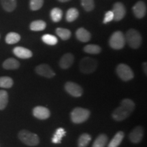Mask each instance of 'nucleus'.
I'll list each match as a JSON object with an SVG mask.
<instances>
[{
  "instance_id": "1",
  "label": "nucleus",
  "mask_w": 147,
  "mask_h": 147,
  "mask_svg": "<svg viewBox=\"0 0 147 147\" xmlns=\"http://www.w3.org/2000/svg\"><path fill=\"white\" fill-rule=\"evenodd\" d=\"M135 108V104L130 99L126 98L121 102V105L116 108L112 114V117L116 121H122L129 117Z\"/></svg>"
},
{
  "instance_id": "2",
  "label": "nucleus",
  "mask_w": 147,
  "mask_h": 147,
  "mask_svg": "<svg viewBox=\"0 0 147 147\" xmlns=\"http://www.w3.org/2000/svg\"><path fill=\"white\" fill-rule=\"evenodd\" d=\"M125 41L128 45L134 49H137L141 46L142 38L139 32L134 29H130L127 32L125 36Z\"/></svg>"
},
{
  "instance_id": "3",
  "label": "nucleus",
  "mask_w": 147,
  "mask_h": 147,
  "mask_svg": "<svg viewBox=\"0 0 147 147\" xmlns=\"http://www.w3.org/2000/svg\"><path fill=\"white\" fill-rule=\"evenodd\" d=\"M18 136L20 140L27 146H37L40 143V138L38 136L27 130L23 129L20 131Z\"/></svg>"
},
{
  "instance_id": "4",
  "label": "nucleus",
  "mask_w": 147,
  "mask_h": 147,
  "mask_svg": "<svg viewBox=\"0 0 147 147\" xmlns=\"http://www.w3.org/2000/svg\"><path fill=\"white\" fill-rule=\"evenodd\" d=\"M90 114L91 113L89 110L79 107L76 108L71 111L70 114L71 120L74 123H82L89 119Z\"/></svg>"
},
{
  "instance_id": "5",
  "label": "nucleus",
  "mask_w": 147,
  "mask_h": 147,
  "mask_svg": "<svg viewBox=\"0 0 147 147\" xmlns=\"http://www.w3.org/2000/svg\"><path fill=\"white\" fill-rule=\"evenodd\" d=\"M125 37L120 31L114 32L109 40L110 47L115 50H120L125 45Z\"/></svg>"
},
{
  "instance_id": "6",
  "label": "nucleus",
  "mask_w": 147,
  "mask_h": 147,
  "mask_svg": "<svg viewBox=\"0 0 147 147\" xmlns=\"http://www.w3.org/2000/svg\"><path fill=\"white\" fill-rule=\"evenodd\" d=\"M97 67V62L94 59L91 57H84L82 59L79 63V69L83 74H89L94 72Z\"/></svg>"
},
{
  "instance_id": "7",
  "label": "nucleus",
  "mask_w": 147,
  "mask_h": 147,
  "mask_svg": "<svg viewBox=\"0 0 147 147\" xmlns=\"http://www.w3.org/2000/svg\"><path fill=\"white\" fill-rule=\"evenodd\" d=\"M117 74L121 80L129 81L134 78V74L129 66L124 63H121L117 67Z\"/></svg>"
},
{
  "instance_id": "8",
  "label": "nucleus",
  "mask_w": 147,
  "mask_h": 147,
  "mask_svg": "<svg viewBox=\"0 0 147 147\" xmlns=\"http://www.w3.org/2000/svg\"><path fill=\"white\" fill-rule=\"evenodd\" d=\"M65 89L69 95L76 97L81 96L83 92L82 87L79 84L74 82H66L65 84Z\"/></svg>"
},
{
  "instance_id": "9",
  "label": "nucleus",
  "mask_w": 147,
  "mask_h": 147,
  "mask_svg": "<svg viewBox=\"0 0 147 147\" xmlns=\"http://www.w3.org/2000/svg\"><path fill=\"white\" fill-rule=\"evenodd\" d=\"M113 12L114 14V20L119 21L125 17L126 14V8L121 2H117L113 5Z\"/></svg>"
},
{
  "instance_id": "10",
  "label": "nucleus",
  "mask_w": 147,
  "mask_h": 147,
  "mask_svg": "<svg viewBox=\"0 0 147 147\" xmlns=\"http://www.w3.org/2000/svg\"><path fill=\"white\" fill-rule=\"evenodd\" d=\"M36 72L40 76L45 78H51L55 76V72L51 69V67L47 64H41L36 67Z\"/></svg>"
},
{
  "instance_id": "11",
  "label": "nucleus",
  "mask_w": 147,
  "mask_h": 147,
  "mask_svg": "<svg viewBox=\"0 0 147 147\" xmlns=\"http://www.w3.org/2000/svg\"><path fill=\"white\" fill-rule=\"evenodd\" d=\"M144 136V129L142 126H136L129 134V140L134 144L140 142Z\"/></svg>"
},
{
  "instance_id": "12",
  "label": "nucleus",
  "mask_w": 147,
  "mask_h": 147,
  "mask_svg": "<svg viewBox=\"0 0 147 147\" xmlns=\"http://www.w3.org/2000/svg\"><path fill=\"white\" fill-rule=\"evenodd\" d=\"M33 115L37 119H40V120H45L50 117L51 112L47 108L38 106L34 108Z\"/></svg>"
},
{
  "instance_id": "13",
  "label": "nucleus",
  "mask_w": 147,
  "mask_h": 147,
  "mask_svg": "<svg viewBox=\"0 0 147 147\" xmlns=\"http://www.w3.org/2000/svg\"><path fill=\"white\" fill-rule=\"evenodd\" d=\"M133 12L138 18H142L146 14V5L142 1H139L134 5Z\"/></svg>"
},
{
  "instance_id": "14",
  "label": "nucleus",
  "mask_w": 147,
  "mask_h": 147,
  "mask_svg": "<svg viewBox=\"0 0 147 147\" xmlns=\"http://www.w3.org/2000/svg\"><path fill=\"white\" fill-rule=\"evenodd\" d=\"M74 61V57L71 53H66L61 57L59 61V66L62 69H68L71 67Z\"/></svg>"
},
{
  "instance_id": "15",
  "label": "nucleus",
  "mask_w": 147,
  "mask_h": 147,
  "mask_svg": "<svg viewBox=\"0 0 147 147\" xmlns=\"http://www.w3.org/2000/svg\"><path fill=\"white\" fill-rule=\"evenodd\" d=\"M13 53L18 58L29 59L33 56L32 51L22 47H16L13 49Z\"/></svg>"
},
{
  "instance_id": "16",
  "label": "nucleus",
  "mask_w": 147,
  "mask_h": 147,
  "mask_svg": "<svg viewBox=\"0 0 147 147\" xmlns=\"http://www.w3.org/2000/svg\"><path fill=\"white\" fill-rule=\"evenodd\" d=\"M76 36L77 39L82 42H89L91 38V34L83 27H80V28L77 29Z\"/></svg>"
},
{
  "instance_id": "17",
  "label": "nucleus",
  "mask_w": 147,
  "mask_h": 147,
  "mask_svg": "<svg viewBox=\"0 0 147 147\" xmlns=\"http://www.w3.org/2000/svg\"><path fill=\"white\" fill-rule=\"evenodd\" d=\"M19 67V61L14 58H9L3 63V67L5 69H16Z\"/></svg>"
},
{
  "instance_id": "18",
  "label": "nucleus",
  "mask_w": 147,
  "mask_h": 147,
  "mask_svg": "<svg viewBox=\"0 0 147 147\" xmlns=\"http://www.w3.org/2000/svg\"><path fill=\"white\" fill-rule=\"evenodd\" d=\"M124 133L123 131H120L117 132L108 144V147H118L122 142L124 138Z\"/></svg>"
},
{
  "instance_id": "19",
  "label": "nucleus",
  "mask_w": 147,
  "mask_h": 147,
  "mask_svg": "<svg viewBox=\"0 0 147 147\" xmlns=\"http://www.w3.org/2000/svg\"><path fill=\"white\" fill-rule=\"evenodd\" d=\"M66 131L63 128L59 127L56 130L52 138V142L54 144H60L61 140L65 136Z\"/></svg>"
},
{
  "instance_id": "20",
  "label": "nucleus",
  "mask_w": 147,
  "mask_h": 147,
  "mask_svg": "<svg viewBox=\"0 0 147 147\" xmlns=\"http://www.w3.org/2000/svg\"><path fill=\"white\" fill-rule=\"evenodd\" d=\"M47 27V23L42 20H37L30 24V29L34 32H40L45 30Z\"/></svg>"
},
{
  "instance_id": "21",
  "label": "nucleus",
  "mask_w": 147,
  "mask_h": 147,
  "mask_svg": "<svg viewBox=\"0 0 147 147\" xmlns=\"http://www.w3.org/2000/svg\"><path fill=\"white\" fill-rule=\"evenodd\" d=\"M3 8L6 12H12L16 7V0H1Z\"/></svg>"
},
{
  "instance_id": "22",
  "label": "nucleus",
  "mask_w": 147,
  "mask_h": 147,
  "mask_svg": "<svg viewBox=\"0 0 147 147\" xmlns=\"http://www.w3.org/2000/svg\"><path fill=\"white\" fill-rule=\"evenodd\" d=\"M5 40L8 45H14L21 40V36L17 33L10 32L6 35Z\"/></svg>"
},
{
  "instance_id": "23",
  "label": "nucleus",
  "mask_w": 147,
  "mask_h": 147,
  "mask_svg": "<svg viewBox=\"0 0 147 147\" xmlns=\"http://www.w3.org/2000/svg\"><path fill=\"white\" fill-rule=\"evenodd\" d=\"M108 142V136L106 134L99 135L93 142L92 147H105Z\"/></svg>"
},
{
  "instance_id": "24",
  "label": "nucleus",
  "mask_w": 147,
  "mask_h": 147,
  "mask_svg": "<svg viewBox=\"0 0 147 147\" xmlns=\"http://www.w3.org/2000/svg\"><path fill=\"white\" fill-rule=\"evenodd\" d=\"M78 16H79L78 10L75 8H71L67 11V12H66V16H65L66 21L67 22H69V23H71V22H73L75 20H76L77 18L78 17Z\"/></svg>"
},
{
  "instance_id": "25",
  "label": "nucleus",
  "mask_w": 147,
  "mask_h": 147,
  "mask_svg": "<svg viewBox=\"0 0 147 147\" xmlns=\"http://www.w3.org/2000/svg\"><path fill=\"white\" fill-rule=\"evenodd\" d=\"M63 16V11L59 8H54L51 11V18L55 23H58Z\"/></svg>"
},
{
  "instance_id": "26",
  "label": "nucleus",
  "mask_w": 147,
  "mask_h": 147,
  "mask_svg": "<svg viewBox=\"0 0 147 147\" xmlns=\"http://www.w3.org/2000/svg\"><path fill=\"white\" fill-rule=\"evenodd\" d=\"M91 140V136L89 134H82L78 138V147H87Z\"/></svg>"
},
{
  "instance_id": "27",
  "label": "nucleus",
  "mask_w": 147,
  "mask_h": 147,
  "mask_svg": "<svg viewBox=\"0 0 147 147\" xmlns=\"http://www.w3.org/2000/svg\"><path fill=\"white\" fill-rule=\"evenodd\" d=\"M56 34L61 40H67L70 38L71 33L69 29L59 27L56 29Z\"/></svg>"
},
{
  "instance_id": "28",
  "label": "nucleus",
  "mask_w": 147,
  "mask_h": 147,
  "mask_svg": "<svg viewBox=\"0 0 147 147\" xmlns=\"http://www.w3.org/2000/svg\"><path fill=\"white\" fill-rule=\"evenodd\" d=\"M84 51L89 54L96 55L102 51V49L100 46L97 45H88L84 47Z\"/></svg>"
},
{
  "instance_id": "29",
  "label": "nucleus",
  "mask_w": 147,
  "mask_h": 147,
  "mask_svg": "<svg viewBox=\"0 0 147 147\" xmlns=\"http://www.w3.org/2000/svg\"><path fill=\"white\" fill-rule=\"evenodd\" d=\"M8 103V94L4 90H0V110L6 107Z\"/></svg>"
},
{
  "instance_id": "30",
  "label": "nucleus",
  "mask_w": 147,
  "mask_h": 147,
  "mask_svg": "<svg viewBox=\"0 0 147 147\" xmlns=\"http://www.w3.org/2000/svg\"><path fill=\"white\" fill-rule=\"evenodd\" d=\"M42 40L45 44L51 46H54L55 45H57L58 42L57 38L55 36L51 34H45L44 36H42Z\"/></svg>"
},
{
  "instance_id": "31",
  "label": "nucleus",
  "mask_w": 147,
  "mask_h": 147,
  "mask_svg": "<svg viewBox=\"0 0 147 147\" xmlns=\"http://www.w3.org/2000/svg\"><path fill=\"white\" fill-rule=\"evenodd\" d=\"M13 85V80L8 76L0 77V87L9 89Z\"/></svg>"
},
{
  "instance_id": "32",
  "label": "nucleus",
  "mask_w": 147,
  "mask_h": 147,
  "mask_svg": "<svg viewBox=\"0 0 147 147\" xmlns=\"http://www.w3.org/2000/svg\"><path fill=\"white\" fill-rule=\"evenodd\" d=\"M81 5L84 10L91 12L95 8L94 0H81Z\"/></svg>"
},
{
  "instance_id": "33",
  "label": "nucleus",
  "mask_w": 147,
  "mask_h": 147,
  "mask_svg": "<svg viewBox=\"0 0 147 147\" xmlns=\"http://www.w3.org/2000/svg\"><path fill=\"white\" fill-rule=\"evenodd\" d=\"M44 0H30L29 7L33 11H36L40 10L43 6Z\"/></svg>"
},
{
  "instance_id": "34",
  "label": "nucleus",
  "mask_w": 147,
  "mask_h": 147,
  "mask_svg": "<svg viewBox=\"0 0 147 147\" xmlns=\"http://www.w3.org/2000/svg\"><path fill=\"white\" fill-rule=\"evenodd\" d=\"M113 20H114V14H113V11L109 10L105 14L103 23H104V24L108 23H110V21H113Z\"/></svg>"
},
{
  "instance_id": "35",
  "label": "nucleus",
  "mask_w": 147,
  "mask_h": 147,
  "mask_svg": "<svg viewBox=\"0 0 147 147\" xmlns=\"http://www.w3.org/2000/svg\"><path fill=\"white\" fill-rule=\"evenodd\" d=\"M146 62H144V63H143V64H142V66H143V70H144V73H145V74L146 75Z\"/></svg>"
},
{
  "instance_id": "36",
  "label": "nucleus",
  "mask_w": 147,
  "mask_h": 147,
  "mask_svg": "<svg viewBox=\"0 0 147 147\" xmlns=\"http://www.w3.org/2000/svg\"><path fill=\"white\" fill-rule=\"evenodd\" d=\"M58 1H60V2H67V1H70V0H58Z\"/></svg>"
}]
</instances>
